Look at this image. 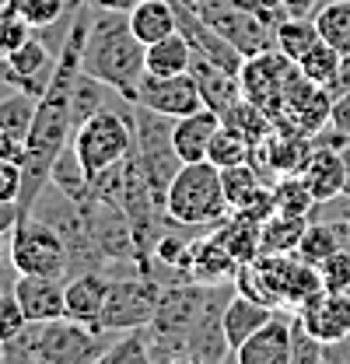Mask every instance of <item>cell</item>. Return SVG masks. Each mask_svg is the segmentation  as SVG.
I'll return each mask as SVG.
<instances>
[{"label": "cell", "mask_w": 350, "mask_h": 364, "mask_svg": "<svg viewBox=\"0 0 350 364\" xmlns=\"http://www.w3.org/2000/svg\"><path fill=\"white\" fill-rule=\"evenodd\" d=\"M144 53L147 46L133 36L127 11H95L88 21V39L81 53V70L102 81L105 88L133 102L137 85L144 77Z\"/></svg>", "instance_id": "obj_1"}, {"label": "cell", "mask_w": 350, "mask_h": 364, "mask_svg": "<svg viewBox=\"0 0 350 364\" xmlns=\"http://www.w3.org/2000/svg\"><path fill=\"white\" fill-rule=\"evenodd\" d=\"M109 343V329H91L74 318L28 322L11 343H4L0 364H95Z\"/></svg>", "instance_id": "obj_2"}, {"label": "cell", "mask_w": 350, "mask_h": 364, "mask_svg": "<svg viewBox=\"0 0 350 364\" xmlns=\"http://www.w3.org/2000/svg\"><path fill=\"white\" fill-rule=\"evenodd\" d=\"M165 214L175 228H211L221 225L231 207L224 200L221 168L214 161H189L175 172L169 196H165Z\"/></svg>", "instance_id": "obj_3"}, {"label": "cell", "mask_w": 350, "mask_h": 364, "mask_svg": "<svg viewBox=\"0 0 350 364\" xmlns=\"http://www.w3.org/2000/svg\"><path fill=\"white\" fill-rule=\"evenodd\" d=\"M130 116H133V136H137V161L144 168V179L151 186L154 203L165 210L169 186H172L175 172L182 168V158L175 154V144H172L175 119L147 109V105H137V102H130Z\"/></svg>", "instance_id": "obj_4"}, {"label": "cell", "mask_w": 350, "mask_h": 364, "mask_svg": "<svg viewBox=\"0 0 350 364\" xmlns=\"http://www.w3.org/2000/svg\"><path fill=\"white\" fill-rule=\"evenodd\" d=\"M133 144H137L133 116L130 112H116L109 105L98 109L91 119H85L70 136V147H74L88 179H98L105 168L120 165L133 151Z\"/></svg>", "instance_id": "obj_5"}, {"label": "cell", "mask_w": 350, "mask_h": 364, "mask_svg": "<svg viewBox=\"0 0 350 364\" xmlns=\"http://www.w3.org/2000/svg\"><path fill=\"white\" fill-rule=\"evenodd\" d=\"M165 284L154 280L151 270H127L112 277L105 312H102V329L109 333H130V329H147L154 322L158 301H161Z\"/></svg>", "instance_id": "obj_6"}, {"label": "cell", "mask_w": 350, "mask_h": 364, "mask_svg": "<svg viewBox=\"0 0 350 364\" xmlns=\"http://www.w3.org/2000/svg\"><path fill=\"white\" fill-rule=\"evenodd\" d=\"M7 259L14 273H39V277H67V267H70L63 235L39 214H25L14 225Z\"/></svg>", "instance_id": "obj_7"}, {"label": "cell", "mask_w": 350, "mask_h": 364, "mask_svg": "<svg viewBox=\"0 0 350 364\" xmlns=\"http://www.w3.org/2000/svg\"><path fill=\"white\" fill-rule=\"evenodd\" d=\"M196 14L218 32L224 43L235 46L245 60L277 49L273 28L262 21L245 0H200L196 4Z\"/></svg>", "instance_id": "obj_8"}, {"label": "cell", "mask_w": 350, "mask_h": 364, "mask_svg": "<svg viewBox=\"0 0 350 364\" xmlns=\"http://www.w3.org/2000/svg\"><path fill=\"white\" fill-rule=\"evenodd\" d=\"M137 105H147L161 116H172V119H182L196 109H203V91L196 85L193 74H175V77H154V74H144L140 85H137V95H133Z\"/></svg>", "instance_id": "obj_9"}, {"label": "cell", "mask_w": 350, "mask_h": 364, "mask_svg": "<svg viewBox=\"0 0 350 364\" xmlns=\"http://www.w3.org/2000/svg\"><path fill=\"white\" fill-rule=\"evenodd\" d=\"M53 70H56V53L39 36H32L11 56H0V81L11 85L14 91H28V95H39V98L53 81Z\"/></svg>", "instance_id": "obj_10"}, {"label": "cell", "mask_w": 350, "mask_h": 364, "mask_svg": "<svg viewBox=\"0 0 350 364\" xmlns=\"http://www.w3.org/2000/svg\"><path fill=\"white\" fill-rule=\"evenodd\" d=\"M295 318L326 347H336V343L350 340V298L340 294V291L322 287L319 294L308 298L305 305H298Z\"/></svg>", "instance_id": "obj_11"}, {"label": "cell", "mask_w": 350, "mask_h": 364, "mask_svg": "<svg viewBox=\"0 0 350 364\" xmlns=\"http://www.w3.org/2000/svg\"><path fill=\"white\" fill-rule=\"evenodd\" d=\"M14 301L28 322H53L67 318V277H39V273H18L11 284Z\"/></svg>", "instance_id": "obj_12"}, {"label": "cell", "mask_w": 350, "mask_h": 364, "mask_svg": "<svg viewBox=\"0 0 350 364\" xmlns=\"http://www.w3.org/2000/svg\"><path fill=\"white\" fill-rule=\"evenodd\" d=\"M109 287H112V273L105 270H85L67 277V318L91 326V329H102Z\"/></svg>", "instance_id": "obj_13"}, {"label": "cell", "mask_w": 350, "mask_h": 364, "mask_svg": "<svg viewBox=\"0 0 350 364\" xmlns=\"http://www.w3.org/2000/svg\"><path fill=\"white\" fill-rule=\"evenodd\" d=\"M179 273H182V280H196V284H228V280H235L238 263L231 259V252L214 235H207V238H196L186 245Z\"/></svg>", "instance_id": "obj_14"}, {"label": "cell", "mask_w": 350, "mask_h": 364, "mask_svg": "<svg viewBox=\"0 0 350 364\" xmlns=\"http://www.w3.org/2000/svg\"><path fill=\"white\" fill-rule=\"evenodd\" d=\"M302 179L312 189L315 203H336L340 196H347V161H344V151H333V147H312L305 168H302Z\"/></svg>", "instance_id": "obj_15"}, {"label": "cell", "mask_w": 350, "mask_h": 364, "mask_svg": "<svg viewBox=\"0 0 350 364\" xmlns=\"http://www.w3.org/2000/svg\"><path fill=\"white\" fill-rule=\"evenodd\" d=\"M291 326H295V318L273 312V318L262 329H256L231 354V361L235 364H291Z\"/></svg>", "instance_id": "obj_16"}, {"label": "cell", "mask_w": 350, "mask_h": 364, "mask_svg": "<svg viewBox=\"0 0 350 364\" xmlns=\"http://www.w3.org/2000/svg\"><path fill=\"white\" fill-rule=\"evenodd\" d=\"M189 74L196 77V85L203 91V102H207V109H214L221 112V119L245 98L242 95V81H238V74H231V70H224L218 63H211L207 56H200V53H193V60H189Z\"/></svg>", "instance_id": "obj_17"}, {"label": "cell", "mask_w": 350, "mask_h": 364, "mask_svg": "<svg viewBox=\"0 0 350 364\" xmlns=\"http://www.w3.org/2000/svg\"><path fill=\"white\" fill-rule=\"evenodd\" d=\"M224 123L221 112L214 109H196L182 119H175V130H172V144H175V154L182 158V165L189 161H207V151H211V136L218 134V127Z\"/></svg>", "instance_id": "obj_18"}, {"label": "cell", "mask_w": 350, "mask_h": 364, "mask_svg": "<svg viewBox=\"0 0 350 364\" xmlns=\"http://www.w3.org/2000/svg\"><path fill=\"white\" fill-rule=\"evenodd\" d=\"M277 309H270V305H260V301H253V298H245V294H231V301H228V309H224V336H228V347H231V354L256 333L262 329L270 318H273Z\"/></svg>", "instance_id": "obj_19"}, {"label": "cell", "mask_w": 350, "mask_h": 364, "mask_svg": "<svg viewBox=\"0 0 350 364\" xmlns=\"http://www.w3.org/2000/svg\"><path fill=\"white\" fill-rule=\"evenodd\" d=\"M130 28L144 46L175 36V32H179L175 0H140V4L130 11Z\"/></svg>", "instance_id": "obj_20"}, {"label": "cell", "mask_w": 350, "mask_h": 364, "mask_svg": "<svg viewBox=\"0 0 350 364\" xmlns=\"http://www.w3.org/2000/svg\"><path fill=\"white\" fill-rule=\"evenodd\" d=\"M347 245H350V218L347 221H308L302 245H298V256L305 263H312V267H322L333 252H340Z\"/></svg>", "instance_id": "obj_21"}, {"label": "cell", "mask_w": 350, "mask_h": 364, "mask_svg": "<svg viewBox=\"0 0 350 364\" xmlns=\"http://www.w3.org/2000/svg\"><path fill=\"white\" fill-rule=\"evenodd\" d=\"M214 238L231 252V259H235L238 267H242V263H253L262 252V225L253 221V218H245V214H235V210H231V218L221 221V228L214 231Z\"/></svg>", "instance_id": "obj_22"}, {"label": "cell", "mask_w": 350, "mask_h": 364, "mask_svg": "<svg viewBox=\"0 0 350 364\" xmlns=\"http://www.w3.org/2000/svg\"><path fill=\"white\" fill-rule=\"evenodd\" d=\"M189 60H193V46L182 32H175L169 39L147 46L144 53V74L154 77H175V74H189Z\"/></svg>", "instance_id": "obj_23"}, {"label": "cell", "mask_w": 350, "mask_h": 364, "mask_svg": "<svg viewBox=\"0 0 350 364\" xmlns=\"http://www.w3.org/2000/svg\"><path fill=\"white\" fill-rule=\"evenodd\" d=\"M36 112H39V95H28V91L4 95L0 98V134L25 144L28 134H32Z\"/></svg>", "instance_id": "obj_24"}, {"label": "cell", "mask_w": 350, "mask_h": 364, "mask_svg": "<svg viewBox=\"0 0 350 364\" xmlns=\"http://www.w3.org/2000/svg\"><path fill=\"white\" fill-rule=\"evenodd\" d=\"M49 186L60 189L67 200H74V203H81V207L91 200V179L85 176V168H81V161H78V154H74L70 144L60 151V158H56V165H53V176H49Z\"/></svg>", "instance_id": "obj_25"}, {"label": "cell", "mask_w": 350, "mask_h": 364, "mask_svg": "<svg viewBox=\"0 0 350 364\" xmlns=\"http://www.w3.org/2000/svg\"><path fill=\"white\" fill-rule=\"evenodd\" d=\"M319 39H322V36H319V28H315V18H295V14H291V18H284V21L273 28V43H277V49H280L291 63H298Z\"/></svg>", "instance_id": "obj_26"}, {"label": "cell", "mask_w": 350, "mask_h": 364, "mask_svg": "<svg viewBox=\"0 0 350 364\" xmlns=\"http://www.w3.org/2000/svg\"><path fill=\"white\" fill-rule=\"evenodd\" d=\"M305 228H308V218H298V214H273V218L262 225V252H273V256L298 252Z\"/></svg>", "instance_id": "obj_27"}, {"label": "cell", "mask_w": 350, "mask_h": 364, "mask_svg": "<svg viewBox=\"0 0 350 364\" xmlns=\"http://www.w3.org/2000/svg\"><path fill=\"white\" fill-rule=\"evenodd\" d=\"M249 154H253V140L242 134L235 123H221L218 134L211 136L207 161H214L218 168H231V165H242V161H249Z\"/></svg>", "instance_id": "obj_28"}, {"label": "cell", "mask_w": 350, "mask_h": 364, "mask_svg": "<svg viewBox=\"0 0 350 364\" xmlns=\"http://www.w3.org/2000/svg\"><path fill=\"white\" fill-rule=\"evenodd\" d=\"M315 28L333 49H340L344 56L350 53V0H329L322 4L315 14Z\"/></svg>", "instance_id": "obj_29"}, {"label": "cell", "mask_w": 350, "mask_h": 364, "mask_svg": "<svg viewBox=\"0 0 350 364\" xmlns=\"http://www.w3.org/2000/svg\"><path fill=\"white\" fill-rule=\"evenodd\" d=\"M340 63H344V53L333 49L326 39H319V43L312 46L305 56L298 60V70L305 74L312 85H319V88L329 91L333 88V81H336V74H340Z\"/></svg>", "instance_id": "obj_30"}, {"label": "cell", "mask_w": 350, "mask_h": 364, "mask_svg": "<svg viewBox=\"0 0 350 364\" xmlns=\"http://www.w3.org/2000/svg\"><path fill=\"white\" fill-rule=\"evenodd\" d=\"M221 186H224L228 207H231V210H242V207L262 189V176L253 161H242V165L221 168Z\"/></svg>", "instance_id": "obj_31"}, {"label": "cell", "mask_w": 350, "mask_h": 364, "mask_svg": "<svg viewBox=\"0 0 350 364\" xmlns=\"http://www.w3.org/2000/svg\"><path fill=\"white\" fill-rule=\"evenodd\" d=\"M95 364H154L147 329H130V333L116 336Z\"/></svg>", "instance_id": "obj_32"}, {"label": "cell", "mask_w": 350, "mask_h": 364, "mask_svg": "<svg viewBox=\"0 0 350 364\" xmlns=\"http://www.w3.org/2000/svg\"><path fill=\"white\" fill-rule=\"evenodd\" d=\"M273 196H277V214H298V218H308L319 203L312 196V189L305 186L302 172L295 176H284V179L273 186Z\"/></svg>", "instance_id": "obj_33"}, {"label": "cell", "mask_w": 350, "mask_h": 364, "mask_svg": "<svg viewBox=\"0 0 350 364\" xmlns=\"http://www.w3.org/2000/svg\"><path fill=\"white\" fill-rule=\"evenodd\" d=\"M105 85L102 81H95V77H88L85 70L78 74V81H74V91H70V116H74V130L91 119L98 109H105Z\"/></svg>", "instance_id": "obj_34"}, {"label": "cell", "mask_w": 350, "mask_h": 364, "mask_svg": "<svg viewBox=\"0 0 350 364\" xmlns=\"http://www.w3.org/2000/svg\"><path fill=\"white\" fill-rule=\"evenodd\" d=\"M11 7H14L36 32L56 25V21H63V18H70V14H78L67 0H14Z\"/></svg>", "instance_id": "obj_35"}, {"label": "cell", "mask_w": 350, "mask_h": 364, "mask_svg": "<svg viewBox=\"0 0 350 364\" xmlns=\"http://www.w3.org/2000/svg\"><path fill=\"white\" fill-rule=\"evenodd\" d=\"M32 36H36V28H32L14 7H7V11L0 14V56H11L14 49H21Z\"/></svg>", "instance_id": "obj_36"}, {"label": "cell", "mask_w": 350, "mask_h": 364, "mask_svg": "<svg viewBox=\"0 0 350 364\" xmlns=\"http://www.w3.org/2000/svg\"><path fill=\"white\" fill-rule=\"evenodd\" d=\"M291 364H326V343H319L298 318L291 326Z\"/></svg>", "instance_id": "obj_37"}, {"label": "cell", "mask_w": 350, "mask_h": 364, "mask_svg": "<svg viewBox=\"0 0 350 364\" xmlns=\"http://www.w3.org/2000/svg\"><path fill=\"white\" fill-rule=\"evenodd\" d=\"M322 287L326 291H340V294H347L350 298V245L347 249H340V252H333L322 267Z\"/></svg>", "instance_id": "obj_38"}, {"label": "cell", "mask_w": 350, "mask_h": 364, "mask_svg": "<svg viewBox=\"0 0 350 364\" xmlns=\"http://www.w3.org/2000/svg\"><path fill=\"white\" fill-rule=\"evenodd\" d=\"M25 326H28V318L21 312V305L14 301L11 291H4V294H0V343H11Z\"/></svg>", "instance_id": "obj_39"}, {"label": "cell", "mask_w": 350, "mask_h": 364, "mask_svg": "<svg viewBox=\"0 0 350 364\" xmlns=\"http://www.w3.org/2000/svg\"><path fill=\"white\" fill-rule=\"evenodd\" d=\"M21 196V165L11 158H0V200Z\"/></svg>", "instance_id": "obj_40"}, {"label": "cell", "mask_w": 350, "mask_h": 364, "mask_svg": "<svg viewBox=\"0 0 350 364\" xmlns=\"http://www.w3.org/2000/svg\"><path fill=\"white\" fill-rule=\"evenodd\" d=\"M329 127L350 134V91L347 95H336L333 98V116H329Z\"/></svg>", "instance_id": "obj_41"}, {"label": "cell", "mask_w": 350, "mask_h": 364, "mask_svg": "<svg viewBox=\"0 0 350 364\" xmlns=\"http://www.w3.org/2000/svg\"><path fill=\"white\" fill-rule=\"evenodd\" d=\"M18 221H21V207H18V200H0V235H11Z\"/></svg>", "instance_id": "obj_42"}, {"label": "cell", "mask_w": 350, "mask_h": 364, "mask_svg": "<svg viewBox=\"0 0 350 364\" xmlns=\"http://www.w3.org/2000/svg\"><path fill=\"white\" fill-rule=\"evenodd\" d=\"M0 158H11V161H18V165H21V161H25V144L0 134Z\"/></svg>", "instance_id": "obj_43"}, {"label": "cell", "mask_w": 350, "mask_h": 364, "mask_svg": "<svg viewBox=\"0 0 350 364\" xmlns=\"http://www.w3.org/2000/svg\"><path fill=\"white\" fill-rule=\"evenodd\" d=\"M284 7H287L295 18H312V14L322 7V0H284Z\"/></svg>", "instance_id": "obj_44"}, {"label": "cell", "mask_w": 350, "mask_h": 364, "mask_svg": "<svg viewBox=\"0 0 350 364\" xmlns=\"http://www.w3.org/2000/svg\"><path fill=\"white\" fill-rule=\"evenodd\" d=\"M85 4L95 7V11H127V14H130L140 0H85Z\"/></svg>", "instance_id": "obj_45"}, {"label": "cell", "mask_w": 350, "mask_h": 364, "mask_svg": "<svg viewBox=\"0 0 350 364\" xmlns=\"http://www.w3.org/2000/svg\"><path fill=\"white\" fill-rule=\"evenodd\" d=\"M347 91H350V53L344 56V63H340V74H336V81H333L329 95L336 98V95H347Z\"/></svg>", "instance_id": "obj_46"}, {"label": "cell", "mask_w": 350, "mask_h": 364, "mask_svg": "<svg viewBox=\"0 0 350 364\" xmlns=\"http://www.w3.org/2000/svg\"><path fill=\"white\" fill-rule=\"evenodd\" d=\"M154 364H211V361H200V358H189V354H172V358H154Z\"/></svg>", "instance_id": "obj_47"}, {"label": "cell", "mask_w": 350, "mask_h": 364, "mask_svg": "<svg viewBox=\"0 0 350 364\" xmlns=\"http://www.w3.org/2000/svg\"><path fill=\"white\" fill-rule=\"evenodd\" d=\"M7 249H11V235H0V259H7Z\"/></svg>", "instance_id": "obj_48"}, {"label": "cell", "mask_w": 350, "mask_h": 364, "mask_svg": "<svg viewBox=\"0 0 350 364\" xmlns=\"http://www.w3.org/2000/svg\"><path fill=\"white\" fill-rule=\"evenodd\" d=\"M344 161H347V196H350V147L344 151Z\"/></svg>", "instance_id": "obj_49"}, {"label": "cell", "mask_w": 350, "mask_h": 364, "mask_svg": "<svg viewBox=\"0 0 350 364\" xmlns=\"http://www.w3.org/2000/svg\"><path fill=\"white\" fill-rule=\"evenodd\" d=\"M11 4H14V0H0V14H4V11H7Z\"/></svg>", "instance_id": "obj_50"}, {"label": "cell", "mask_w": 350, "mask_h": 364, "mask_svg": "<svg viewBox=\"0 0 350 364\" xmlns=\"http://www.w3.org/2000/svg\"><path fill=\"white\" fill-rule=\"evenodd\" d=\"M67 4H70V7H74V11H78V7H81V4H85V0H67Z\"/></svg>", "instance_id": "obj_51"}, {"label": "cell", "mask_w": 350, "mask_h": 364, "mask_svg": "<svg viewBox=\"0 0 350 364\" xmlns=\"http://www.w3.org/2000/svg\"><path fill=\"white\" fill-rule=\"evenodd\" d=\"M0 294H4V280H0Z\"/></svg>", "instance_id": "obj_52"}, {"label": "cell", "mask_w": 350, "mask_h": 364, "mask_svg": "<svg viewBox=\"0 0 350 364\" xmlns=\"http://www.w3.org/2000/svg\"><path fill=\"white\" fill-rule=\"evenodd\" d=\"M0 358H4V343H0Z\"/></svg>", "instance_id": "obj_53"}, {"label": "cell", "mask_w": 350, "mask_h": 364, "mask_svg": "<svg viewBox=\"0 0 350 364\" xmlns=\"http://www.w3.org/2000/svg\"><path fill=\"white\" fill-rule=\"evenodd\" d=\"M322 4H329V0H322Z\"/></svg>", "instance_id": "obj_54"}]
</instances>
